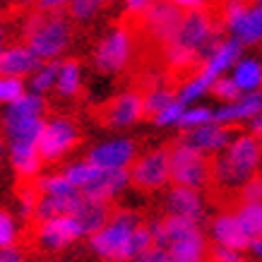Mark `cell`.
<instances>
[{"label": "cell", "mask_w": 262, "mask_h": 262, "mask_svg": "<svg viewBox=\"0 0 262 262\" xmlns=\"http://www.w3.org/2000/svg\"><path fill=\"white\" fill-rule=\"evenodd\" d=\"M262 159V144L255 135H241L226 149L212 151V173L202 188L205 192L238 190L241 185L257 173Z\"/></svg>", "instance_id": "1"}, {"label": "cell", "mask_w": 262, "mask_h": 262, "mask_svg": "<svg viewBox=\"0 0 262 262\" xmlns=\"http://www.w3.org/2000/svg\"><path fill=\"white\" fill-rule=\"evenodd\" d=\"M212 173V151L198 149L181 142L178 137L171 140V164H168V183L185 185V188H205Z\"/></svg>", "instance_id": "2"}, {"label": "cell", "mask_w": 262, "mask_h": 262, "mask_svg": "<svg viewBox=\"0 0 262 262\" xmlns=\"http://www.w3.org/2000/svg\"><path fill=\"white\" fill-rule=\"evenodd\" d=\"M137 224L135 212L127 209H116L113 219L101 231L92 233V248L108 262H133V246H130V236Z\"/></svg>", "instance_id": "3"}, {"label": "cell", "mask_w": 262, "mask_h": 262, "mask_svg": "<svg viewBox=\"0 0 262 262\" xmlns=\"http://www.w3.org/2000/svg\"><path fill=\"white\" fill-rule=\"evenodd\" d=\"M168 164H171V140L147 154H137L127 164V183L140 192L159 190L168 183Z\"/></svg>", "instance_id": "4"}, {"label": "cell", "mask_w": 262, "mask_h": 262, "mask_svg": "<svg viewBox=\"0 0 262 262\" xmlns=\"http://www.w3.org/2000/svg\"><path fill=\"white\" fill-rule=\"evenodd\" d=\"M82 140H84V133L75 123V118L56 116L51 123L43 125L39 142H36V151H39L41 164H56V161H60Z\"/></svg>", "instance_id": "5"}, {"label": "cell", "mask_w": 262, "mask_h": 262, "mask_svg": "<svg viewBox=\"0 0 262 262\" xmlns=\"http://www.w3.org/2000/svg\"><path fill=\"white\" fill-rule=\"evenodd\" d=\"M70 39H72V22L68 19L63 10H56V12H51V17L43 22V27L24 46L29 48L39 60H53L68 48Z\"/></svg>", "instance_id": "6"}, {"label": "cell", "mask_w": 262, "mask_h": 262, "mask_svg": "<svg viewBox=\"0 0 262 262\" xmlns=\"http://www.w3.org/2000/svg\"><path fill=\"white\" fill-rule=\"evenodd\" d=\"M89 116L101 127H120L142 120V96L135 92H123L106 101L89 106Z\"/></svg>", "instance_id": "7"}, {"label": "cell", "mask_w": 262, "mask_h": 262, "mask_svg": "<svg viewBox=\"0 0 262 262\" xmlns=\"http://www.w3.org/2000/svg\"><path fill=\"white\" fill-rule=\"evenodd\" d=\"M24 233L29 238H34V243H39L41 248H48V250H60V248L70 246L72 241H77L82 236L80 224L75 222L72 214L53 216V219H46V222L27 219Z\"/></svg>", "instance_id": "8"}, {"label": "cell", "mask_w": 262, "mask_h": 262, "mask_svg": "<svg viewBox=\"0 0 262 262\" xmlns=\"http://www.w3.org/2000/svg\"><path fill=\"white\" fill-rule=\"evenodd\" d=\"M214 34H222V32L214 27L212 17H209V10H207V3H205L202 8H192L183 12L181 27H178V32H176L173 41L168 46L185 48V51H200L202 43L209 36H214Z\"/></svg>", "instance_id": "9"}, {"label": "cell", "mask_w": 262, "mask_h": 262, "mask_svg": "<svg viewBox=\"0 0 262 262\" xmlns=\"http://www.w3.org/2000/svg\"><path fill=\"white\" fill-rule=\"evenodd\" d=\"M116 200L108 198V200H99V198H82L77 209L72 212L75 222L80 224V231L82 236H92L96 231H101L106 224L113 219L116 214Z\"/></svg>", "instance_id": "10"}, {"label": "cell", "mask_w": 262, "mask_h": 262, "mask_svg": "<svg viewBox=\"0 0 262 262\" xmlns=\"http://www.w3.org/2000/svg\"><path fill=\"white\" fill-rule=\"evenodd\" d=\"M127 58H130V41L118 27L116 32L108 34L106 39L99 43L94 53V68L99 72H123V68L127 65Z\"/></svg>", "instance_id": "11"}, {"label": "cell", "mask_w": 262, "mask_h": 262, "mask_svg": "<svg viewBox=\"0 0 262 262\" xmlns=\"http://www.w3.org/2000/svg\"><path fill=\"white\" fill-rule=\"evenodd\" d=\"M238 130V125H231V123H205L202 127H185V133H183L178 140L185 144H190V147H198V149H205V151H216L222 149L224 144L231 140V135Z\"/></svg>", "instance_id": "12"}, {"label": "cell", "mask_w": 262, "mask_h": 262, "mask_svg": "<svg viewBox=\"0 0 262 262\" xmlns=\"http://www.w3.org/2000/svg\"><path fill=\"white\" fill-rule=\"evenodd\" d=\"M140 147H142V142H137V140H118V142L96 147L87 157V161H92L94 166L101 168H120L135 159L140 154Z\"/></svg>", "instance_id": "13"}, {"label": "cell", "mask_w": 262, "mask_h": 262, "mask_svg": "<svg viewBox=\"0 0 262 262\" xmlns=\"http://www.w3.org/2000/svg\"><path fill=\"white\" fill-rule=\"evenodd\" d=\"M43 60L34 56L27 46H8L3 48L0 53V77H19L22 80L24 75L34 72Z\"/></svg>", "instance_id": "14"}, {"label": "cell", "mask_w": 262, "mask_h": 262, "mask_svg": "<svg viewBox=\"0 0 262 262\" xmlns=\"http://www.w3.org/2000/svg\"><path fill=\"white\" fill-rule=\"evenodd\" d=\"M212 233H214V241L219 246L233 248V250L250 248V238L243 233V229H241V224L233 212H222V214L216 216L214 224H212Z\"/></svg>", "instance_id": "15"}, {"label": "cell", "mask_w": 262, "mask_h": 262, "mask_svg": "<svg viewBox=\"0 0 262 262\" xmlns=\"http://www.w3.org/2000/svg\"><path fill=\"white\" fill-rule=\"evenodd\" d=\"M168 214L200 222L202 202H200L198 190H195V188H185V185H173V188L168 190Z\"/></svg>", "instance_id": "16"}, {"label": "cell", "mask_w": 262, "mask_h": 262, "mask_svg": "<svg viewBox=\"0 0 262 262\" xmlns=\"http://www.w3.org/2000/svg\"><path fill=\"white\" fill-rule=\"evenodd\" d=\"M43 111H46V101H43V99H39V96H19L17 101H12L8 116H5V127H8V133L15 125L24 123V120L41 118Z\"/></svg>", "instance_id": "17"}, {"label": "cell", "mask_w": 262, "mask_h": 262, "mask_svg": "<svg viewBox=\"0 0 262 262\" xmlns=\"http://www.w3.org/2000/svg\"><path fill=\"white\" fill-rule=\"evenodd\" d=\"M80 58H65L63 65H58V92L60 96H77L84 101L87 96V89L80 84Z\"/></svg>", "instance_id": "18"}, {"label": "cell", "mask_w": 262, "mask_h": 262, "mask_svg": "<svg viewBox=\"0 0 262 262\" xmlns=\"http://www.w3.org/2000/svg\"><path fill=\"white\" fill-rule=\"evenodd\" d=\"M231 32L236 34V39L241 43H257V41H262V3L260 5H250L238 22L231 27Z\"/></svg>", "instance_id": "19"}, {"label": "cell", "mask_w": 262, "mask_h": 262, "mask_svg": "<svg viewBox=\"0 0 262 262\" xmlns=\"http://www.w3.org/2000/svg\"><path fill=\"white\" fill-rule=\"evenodd\" d=\"M260 111H262V94H248L238 103H231V106L222 108V111L212 113V120L214 123H231V120L255 118Z\"/></svg>", "instance_id": "20"}, {"label": "cell", "mask_w": 262, "mask_h": 262, "mask_svg": "<svg viewBox=\"0 0 262 262\" xmlns=\"http://www.w3.org/2000/svg\"><path fill=\"white\" fill-rule=\"evenodd\" d=\"M236 219L250 241L262 238V202H246L236 207Z\"/></svg>", "instance_id": "21"}, {"label": "cell", "mask_w": 262, "mask_h": 262, "mask_svg": "<svg viewBox=\"0 0 262 262\" xmlns=\"http://www.w3.org/2000/svg\"><path fill=\"white\" fill-rule=\"evenodd\" d=\"M43 125H46L43 118H32V120H24V123L15 125L10 130V135H12V147H36Z\"/></svg>", "instance_id": "22"}, {"label": "cell", "mask_w": 262, "mask_h": 262, "mask_svg": "<svg viewBox=\"0 0 262 262\" xmlns=\"http://www.w3.org/2000/svg\"><path fill=\"white\" fill-rule=\"evenodd\" d=\"M12 166L17 176H39L41 159L36 147H12Z\"/></svg>", "instance_id": "23"}, {"label": "cell", "mask_w": 262, "mask_h": 262, "mask_svg": "<svg viewBox=\"0 0 262 262\" xmlns=\"http://www.w3.org/2000/svg\"><path fill=\"white\" fill-rule=\"evenodd\" d=\"M173 101H176V96L168 94L166 89H157V92L144 94L142 96V120H157V116Z\"/></svg>", "instance_id": "24"}, {"label": "cell", "mask_w": 262, "mask_h": 262, "mask_svg": "<svg viewBox=\"0 0 262 262\" xmlns=\"http://www.w3.org/2000/svg\"><path fill=\"white\" fill-rule=\"evenodd\" d=\"M233 82L241 87V92H250V89L260 87L262 84V68L255 60H243L236 68V75H233Z\"/></svg>", "instance_id": "25"}, {"label": "cell", "mask_w": 262, "mask_h": 262, "mask_svg": "<svg viewBox=\"0 0 262 262\" xmlns=\"http://www.w3.org/2000/svg\"><path fill=\"white\" fill-rule=\"evenodd\" d=\"M96 10H99V3H96V0H70L63 8V12L68 15V19H72L75 24H82V22H89V19L96 15Z\"/></svg>", "instance_id": "26"}, {"label": "cell", "mask_w": 262, "mask_h": 262, "mask_svg": "<svg viewBox=\"0 0 262 262\" xmlns=\"http://www.w3.org/2000/svg\"><path fill=\"white\" fill-rule=\"evenodd\" d=\"M233 198H236V207L246 205V202H262V176L253 173L238 190H236ZM233 212H236V209H233Z\"/></svg>", "instance_id": "27"}, {"label": "cell", "mask_w": 262, "mask_h": 262, "mask_svg": "<svg viewBox=\"0 0 262 262\" xmlns=\"http://www.w3.org/2000/svg\"><path fill=\"white\" fill-rule=\"evenodd\" d=\"M36 75H34V89L36 92H46V89L53 87V82L58 80V63H53V60H43V63L36 68Z\"/></svg>", "instance_id": "28"}, {"label": "cell", "mask_w": 262, "mask_h": 262, "mask_svg": "<svg viewBox=\"0 0 262 262\" xmlns=\"http://www.w3.org/2000/svg\"><path fill=\"white\" fill-rule=\"evenodd\" d=\"M207 89H209L216 99H224V101H238L241 99V87L233 80H229V77H214Z\"/></svg>", "instance_id": "29"}, {"label": "cell", "mask_w": 262, "mask_h": 262, "mask_svg": "<svg viewBox=\"0 0 262 262\" xmlns=\"http://www.w3.org/2000/svg\"><path fill=\"white\" fill-rule=\"evenodd\" d=\"M24 96V84L19 77H0V101H17Z\"/></svg>", "instance_id": "30"}, {"label": "cell", "mask_w": 262, "mask_h": 262, "mask_svg": "<svg viewBox=\"0 0 262 262\" xmlns=\"http://www.w3.org/2000/svg\"><path fill=\"white\" fill-rule=\"evenodd\" d=\"M17 241V233H15V224H12V216L10 212L0 209V250L5 248H12Z\"/></svg>", "instance_id": "31"}, {"label": "cell", "mask_w": 262, "mask_h": 262, "mask_svg": "<svg viewBox=\"0 0 262 262\" xmlns=\"http://www.w3.org/2000/svg\"><path fill=\"white\" fill-rule=\"evenodd\" d=\"M205 257H209L212 262H243L241 257V250H233V248H226V246H212L205 250Z\"/></svg>", "instance_id": "32"}, {"label": "cell", "mask_w": 262, "mask_h": 262, "mask_svg": "<svg viewBox=\"0 0 262 262\" xmlns=\"http://www.w3.org/2000/svg\"><path fill=\"white\" fill-rule=\"evenodd\" d=\"M205 123H212V111L209 108H195V111L181 113V118H178L181 127H195V125H205Z\"/></svg>", "instance_id": "33"}, {"label": "cell", "mask_w": 262, "mask_h": 262, "mask_svg": "<svg viewBox=\"0 0 262 262\" xmlns=\"http://www.w3.org/2000/svg\"><path fill=\"white\" fill-rule=\"evenodd\" d=\"M183 106H185V101H183V99H176L173 103H168L166 108L157 116V123H159V125H164V123L178 120V118H181V113H183Z\"/></svg>", "instance_id": "34"}, {"label": "cell", "mask_w": 262, "mask_h": 262, "mask_svg": "<svg viewBox=\"0 0 262 262\" xmlns=\"http://www.w3.org/2000/svg\"><path fill=\"white\" fill-rule=\"evenodd\" d=\"M135 262H168V253H166V248L151 246V248H147L144 253L137 255Z\"/></svg>", "instance_id": "35"}, {"label": "cell", "mask_w": 262, "mask_h": 262, "mask_svg": "<svg viewBox=\"0 0 262 262\" xmlns=\"http://www.w3.org/2000/svg\"><path fill=\"white\" fill-rule=\"evenodd\" d=\"M34 3H36V0H8V8L5 10L19 22V17H22L24 12H29V10L34 8Z\"/></svg>", "instance_id": "36"}, {"label": "cell", "mask_w": 262, "mask_h": 262, "mask_svg": "<svg viewBox=\"0 0 262 262\" xmlns=\"http://www.w3.org/2000/svg\"><path fill=\"white\" fill-rule=\"evenodd\" d=\"M70 0H36L34 3V8L39 10H48V12H56V10H63Z\"/></svg>", "instance_id": "37"}, {"label": "cell", "mask_w": 262, "mask_h": 262, "mask_svg": "<svg viewBox=\"0 0 262 262\" xmlns=\"http://www.w3.org/2000/svg\"><path fill=\"white\" fill-rule=\"evenodd\" d=\"M0 262H24V260H22V255H19V250L5 248V250L0 253Z\"/></svg>", "instance_id": "38"}, {"label": "cell", "mask_w": 262, "mask_h": 262, "mask_svg": "<svg viewBox=\"0 0 262 262\" xmlns=\"http://www.w3.org/2000/svg\"><path fill=\"white\" fill-rule=\"evenodd\" d=\"M250 135H255L257 140H262V111L253 118V125H250Z\"/></svg>", "instance_id": "39"}, {"label": "cell", "mask_w": 262, "mask_h": 262, "mask_svg": "<svg viewBox=\"0 0 262 262\" xmlns=\"http://www.w3.org/2000/svg\"><path fill=\"white\" fill-rule=\"evenodd\" d=\"M250 250H253L255 255H260V257H262V238L250 241Z\"/></svg>", "instance_id": "40"}, {"label": "cell", "mask_w": 262, "mask_h": 262, "mask_svg": "<svg viewBox=\"0 0 262 262\" xmlns=\"http://www.w3.org/2000/svg\"><path fill=\"white\" fill-rule=\"evenodd\" d=\"M96 3H99V8H108V5H111L113 0H96Z\"/></svg>", "instance_id": "41"}, {"label": "cell", "mask_w": 262, "mask_h": 262, "mask_svg": "<svg viewBox=\"0 0 262 262\" xmlns=\"http://www.w3.org/2000/svg\"><path fill=\"white\" fill-rule=\"evenodd\" d=\"M0 154H3V137H0Z\"/></svg>", "instance_id": "42"}, {"label": "cell", "mask_w": 262, "mask_h": 262, "mask_svg": "<svg viewBox=\"0 0 262 262\" xmlns=\"http://www.w3.org/2000/svg\"><path fill=\"white\" fill-rule=\"evenodd\" d=\"M3 48H5V46H3V43H0V53H3Z\"/></svg>", "instance_id": "43"}, {"label": "cell", "mask_w": 262, "mask_h": 262, "mask_svg": "<svg viewBox=\"0 0 262 262\" xmlns=\"http://www.w3.org/2000/svg\"><path fill=\"white\" fill-rule=\"evenodd\" d=\"M202 3H207V0H202Z\"/></svg>", "instance_id": "44"}, {"label": "cell", "mask_w": 262, "mask_h": 262, "mask_svg": "<svg viewBox=\"0 0 262 262\" xmlns=\"http://www.w3.org/2000/svg\"><path fill=\"white\" fill-rule=\"evenodd\" d=\"M260 144H262V142H260Z\"/></svg>", "instance_id": "45"}]
</instances>
